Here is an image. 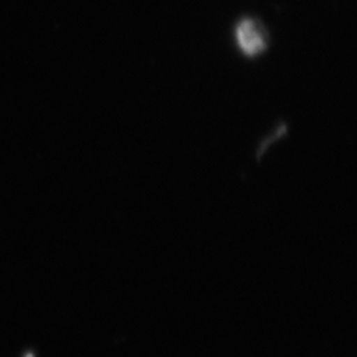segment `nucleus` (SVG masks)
<instances>
[{
    "label": "nucleus",
    "mask_w": 357,
    "mask_h": 357,
    "mask_svg": "<svg viewBox=\"0 0 357 357\" xmlns=\"http://www.w3.org/2000/svg\"><path fill=\"white\" fill-rule=\"evenodd\" d=\"M236 40H238L240 48L247 53V55H255L261 52L265 47V38L263 33L258 30V26L253 22H242L236 29Z\"/></svg>",
    "instance_id": "f257e3e1"
}]
</instances>
